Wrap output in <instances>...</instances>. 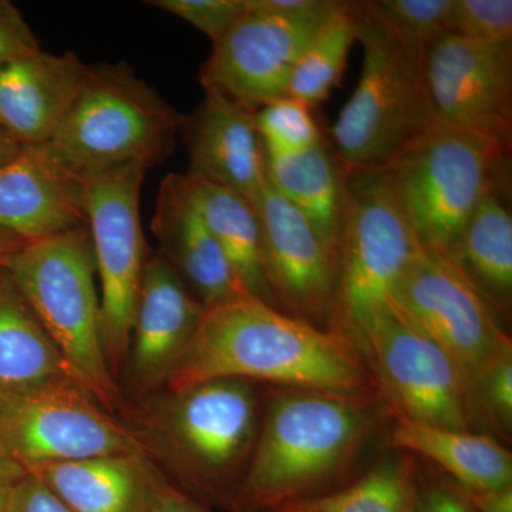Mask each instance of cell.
<instances>
[{
  "label": "cell",
  "instance_id": "1",
  "mask_svg": "<svg viewBox=\"0 0 512 512\" xmlns=\"http://www.w3.org/2000/svg\"><path fill=\"white\" fill-rule=\"evenodd\" d=\"M390 420L379 394L264 386L254 453L225 511L276 512L338 490Z\"/></svg>",
  "mask_w": 512,
  "mask_h": 512
},
{
  "label": "cell",
  "instance_id": "2",
  "mask_svg": "<svg viewBox=\"0 0 512 512\" xmlns=\"http://www.w3.org/2000/svg\"><path fill=\"white\" fill-rule=\"evenodd\" d=\"M212 379L380 396L375 377L352 343L249 295L205 309L165 389Z\"/></svg>",
  "mask_w": 512,
  "mask_h": 512
},
{
  "label": "cell",
  "instance_id": "3",
  "mask_svg": "<svg viewBox=\"0 0 512 512\" xmlns=\"http://www.w3.org/2000/svg\"><path fill=\"white\" fill-rule=\"evenodd\" d=\"M262 394L261 384L212 379L161 390L117 417L171 484L225 510L254 453Z\"/></svg>",
  "mask_w": 512,
  "mask_h": 512
},
{
  "label": "cell",
  "instance_id": "4",
  "mask_svg": "<svg viewBox=\"0 0 512 512\" xmlns=\"http://www.w3.org/2000/svg\"><path fill=\"white\" fill-rule=\"evenodd\" d=\"M511 148L431 121L383 168L423 251L446 256L481 200L508 185Z\"/></svg>",
  "mask_w": 512,
  "mask_h": 512
},
{
  "label": "cell",
  "instance_id": "5",
  "mask_svg": "<svg viewBox=\"0 0 512 512\" xmlns=\"http://www.w3.org/2000/svg\"><path fill=\"white\" fill-rule=\"evenodd\" d=\"M183 116L126 63L87 66L49 146L86 180L130 165L150 170L173 153Z\"/></svg>",
  "mask_w": 512,
  "mask_h": 512
},
{
  "label": "cell",
  "instance_id": "6",
  "mask_svg": "<svg viewBox=\"0 0 512 512\" xmlns=\"http://www.w3.org/2000/svg\"><path fill=\"white\" fill-rule=\"evenodd\" d=\"M74 379L107 412L124 409L104 355L100 293L89 225L25 244L3 264Z\"/></svg>",
  "mask_w": 512,
  "mask_h": 512
},
{
  "label": "cell",
  "instance_id": "7",
  "mask_svg": "<svg viewBox=\"0 0 512 512\" xmlns=\"http://www.w3.org/2000/svg\"><path fill=\"white\" fill-rule=\"evenodd\" d=\"M421 251L382 171L345 174L336 282L325 328L362 355L370 326L392 303L400 278Z\"/></svg>",
  "mask_w": 512,
  "mask_h": 512
},
{
  "label": "cell",
  "instance_id": "8",
  "mask_svg": "<svg viewBox=\"0 0 512 512\" xmlns=\"http://www.w3.org/2000/svg\"><path fill=\"white\" fill-rule=\"evenodd\" d=\"M363 64L355 92L330 128L345 174L382 171L431 119L419 74L352 2Z\"/></svg>",
  "mask_w": 512,
  "mask_h": 512
},
{
  "label": "cell",
  "instance_id": "9",
  "mask_svg": "<svg viewBox=\"0 0 512 512\" xmlns=\"http://www.w3.org/2000/svg\"><path fill=\"white\" fill-rule=\"evenodd\" d=\"M146 173L141 165H130L83 180L84 208L100 282L101 338L117 384L150 256L140 217Z\"/></svg>",
  "mask_w": 512,
  "mask_h": 512
},
{
  "label": "cell",
  "instance_id": "10",
  "mask_svg": "<svg viewBox=\"0 0 512 512\" xmlns=\"http://www.w3.org/2000/svg\"><path fill=\"white\" fill-rule=\"evenodd\" d=\"M0 450L29 474L86 458L146 454L136 434L76 380L49 383L2 404Z\"/></svg>",
  "mask_w": 512,
  "mask_h": 512
},
{
  "label": "cell",
  "instance_id": "11",
  "mask_svg": "<svg viewBox=\"0 0 512 512\" xmlns=\"http://www.w3.org/2000/svg\"><path fill=\"white\" fill-rule=\"evenodd\" d=\"M362 356L392 419L476 431L466 377L393 303L370 326Z\"/></svg>",
  "mask_w": 512,
  "mask_h": 512
},
{
  "label": "cell",
  "instance_id": "12",
  "mask_svg": "<svg viewBox=\"0 0 512 512\" xmlns=\"http://www.w3.org/2000/svg\"><path fill=\"white\" fill-rule=\"evenodd\" d=\"M392 303L447 353L466 377L512 348L494 309L444 256L421 251L394 289Z\"/></svg>",
  "mask_w": 512,
  "mask_h": 512
},
{
  "label": "cell",
  "instance_id": "13",
  "mask_svg": "<svg viewBox=\"0 0 512 512\" xmlns=\"http://www.w3.org/2000/svg\"><path fill=\"white\" fill-rule=\"evenodd\" d=\"M340 3L328 0L315 12L299 16L247 10L212 45L200 72L204 90L221 94L251 113L285 99L293 67Z\"/></svg>",
  "mask_w": 512,
  "mask_h": 512
},
{
  "label": "cell",
  "instance_id": "14",
  "mask_svg": "<svg viewBox=\"0 0 512 512\" xmlns=\"http://www.w3.org/2000/svg\"><path fill=\"white\" fill-rule=\"evenodd\" d=\"M421 87L433 121L512 143V43L444 35L427 53Z\"/></svg>",
  "mask_w": 512,
  "mask_h": 512
},
{
  "label": "cell",
  "instance_id": "15",
  "mask_svg": "<svg viewBox=\"0 0 512 512\" xmlns=\"http://www.w3.org/2000/svg\"><path fill=\"white\" fill-rule=\"evenodd\" d=\"M254 208L261 225L269 302L281 312L325 328L335 289L336 256L301 212L268 181Z\"/></svg>",
  "mask_w": 512,
  "mask_h": 512
},
{
  "label": "cell",
  "instance_id": "16",
  "mask_svg": "<svg viewBox=\"0 0 512 512\" xmlns=\"http://www.w3.org/2000/svg\"><path fill=\"white\" fill-rule=\"evenodd\" d=\"M205 308L167 262L150 252L130 346L119 379L124 406L167 387L200 328Z\"/></svg>",
  "mask_w": 512,
  "mask_h": 512
},
{
  "label": "cell",
  "instance_id": "17",
  "mask_svg": "<svg viewBox=\"0 0 512 512\" xmlns=\"http://www.w3.org/2000/svg\"><path fill=\"white\" fill-rule=\"evenodd\" d=\"M87 225L82 178L49 144L25 146L0 168V229L23 244Z\"/></svg>",
  "mask_w": 512,
  "mask_h": 512
},
{
  "label": "cell",
  "instance_id": "18",
  "mask_svg": "<svg viewBox=\"0 0 512 512\" xmlns=\"http://www.w3.org/2000/svg\"><path fill=\"white\" fill-rule=\"evenodd\" d=\"M180 134L190 157L188 177L229 188L254 205L268 181L255 113L205 90L200 106L183 116Z\"/></svg>",
  "mask_w": 512,
  "mask_h": 512
},
{
  "label": "cell",
  "instance_id": "19",
  "mask_svg": "<svg viewBox=\"0 0 512 512\" xmlns=\"http://www.w3.org/2000/svg\"><path fill=\"white\" fill-rule=\"evenodd\" d=\"M151 231L158 242L157 254L205 309L247 295L195 208L184 174H168L161 181Z\"/></svg>",
  "mask_w": 512,
  "mask_h": 512
},
{
  "label": "cell",
  "instance_id": "20",
  "mask_svg": "<svg viewBox=\"0 0 512 512\" xmlns=\"http://www.w3.org/2000/svg\"><path fill=\"white\" fill-rule=\"evenodd\" d=\"M86 69L76 53L43 49L0 67V127L22 147L49 143Z\"/></svg>",
  "mask_w": 512,
  "mask_h": 512
},
{
  "label": "cell",
  "instance_id": "21",
  "mask_svg": "<svg viewBox=\"0 0 512 512\" xmlns=\"http://www.w3.org/2000/svg\"><path fill=\"white\" fill-rule=\"evenodd\" d=\"M32 474L73 512H150L170 483L141 453L52 464Z\"/></svg>",
  "mask_w": 512,
  "mask_h": 512
},
{
  "label": "cell",
  "instance_id": "22",
  "mask_svg": "<svg viewBox=\"0 0 512 512\" xmlns=\"http://www.w3.org/2000/svg\"><path fill=\"white\" fill-rule=\"evenodd\" d=\"M386 450L430 461L461 490L488 491L512 485V454L500 440L478 431L444 429L393 417Z\"/></svg>",
  "mask_w": 512,
  "mask_h": 512
},
{
  "label": "cell",
  "instance_id": "23",
  "mask_svg": "<svg viewBox=\"0 0 512 512\" xmlns=\"http://www.w3.org/2000/svg\"><path fill=\"white\" fill-rule=\"evenodd\" d=\"M62 380L76 379L8 269L0 265V406Z\"/></svg>",
  "mask_w": 512,
  "mask_h": 512
},
{
  "label": "cell",
  "instance_id": "24",
  "mask_svg": "<svg viewBox=\"0 0 512 512\" xmlns=\"http://www.w3.org/2000/svg\"><path fill=\"white\" fill-rule=\"evenodd\" d=\"M508 185L494 188L477 205L444 258L473 285L497 315L512 302V214Z\"/></svg>",
  "mask_w": 512,
  "mask_h": 512
},
{
  "label": "cell",
  "instance_id": "25",
  "mask_svg": "<svg viewBox=\"0 0 512 512\" xmlns=\"http://www.w3.org/2000/svg\"><path fill=\"white\" fill-rule=\"evenodd\" d=\"M266 178L279 195L301 212L338 259L345 173L325 141L295 153L266 157Z\"/></svg>",
  "mask_w": 512,
  "mask_h": 512
},
{
  "label": "cell",
  "instance_id": "26",
  "mask_svg": "<svg viewBox=\"0 0 512 512\" xmlns=\"http://www.w3.org/2000/svg\"><path fill=\"white\" fill-rule=\"evenodd\" d=\"M195 208L218 242L242 291L269 302L262 266L261 225L254 205L237 192L184 174Z\"/></svg>",
  "mask_w": 512,
  "mask_h": 512
},
{
  "label": "cell",
  "instance_id": "27",
  "mask_svg": "<svg viewBox=\"0 0 512 512\" xmlns=\"http://www.w3.org/2000/svg\"><path fill=\"white\" fill-rule=\"evenodd\" d=\"M387 451L338 490L276 512H417L420 470L416 457L404 451Z\"/></svg>",
  "mask_w": 512,
  "mask_h": 512
},
{
  "label": "cell",
  "instance_id": "28",
  "mask_svg": "<svg viewBox=\"0 0 512 512\" xmlns=\"http://www.w3.org/2000/svg\"><path fill=\"white\" fill-rule=\"evenodd\" d=\"M356 40L357 23L352 2H342L293 67L288 97L311 109L328 99L342 80Z\"/></svg>",
  "mask_w": 512,
  "mask_h": 512
},
{
  "label": "cell",
  "instance_id": "29",
  "mask_svg": "<svg viewBox=\"0 0 512 512\" xmlns=\"http://www.w3.org/2000/svg\"><path fill=\"white\" fill-rule=\"evenodd\" d=\"M357 5L421 79L427 53L448 33L451 0H370Z\"/></svg>",
  "mask_w": 512,
  "mask_h": 512
},
{
  "label": "cell",
  "instance_id": "30",
  "mask_svg": "<svg viewBox=\"0 0 512 512\" xmlns=\"http://www.w3.org/2000/svg\"><path fill=\"white\" fill-rule=\"evenodd\" d=\"M478 433L507 441L512 433V348L505 349L478 373L470 386Z\"/></svg>",
  "mask_w": 512,
  "mask_h": 512
},
{
  "label": "cell",
  "instance_id": "31",
  "mask_svg": "<svg viewBox=\"0 0 512 512\" xmlns=\"http://www.w3.org/2000/svg\"><path fill=\"white\" fill-rule=\"evenodd\" d=\"M255 124L266 157L295 153L323 141L311 107L292 97L256 111Z\"/></svg>",
  "mask_w": 512,
  "mask_h": 512
},
{
  "label": "cell",
  "instance_id": "32",
  "mask_svg": "<svg viewBox=\"0 0 512 512\" xmlns=\"http://www.w3.org/2000/svg\"><path fill=\"white\" fill-rule=\"evenodd\" d=\"M448 35L490 45L512 43L511 0H451Z\"/></svg>",
  "mask_w": 512,
  "mask_h": 512
},
{
  "label": "cell",
  "instance_id": "33",
  "mask_svg": "<svg viewBox=\"0 0 512 512\" xmlns=\"http://www.w3.org/2000/svg\"><path fill=\"white\" fill-rule=\"evenodd\" d=\"M146 3L190 23L210 37L212 45L247 13L245 0H148Z\"/></svg>",
  "mask_w": 512,
  "mask_h": 512
},
{
  "label": "cell",
  "instance_id": "34",
  "mask_svg": "<svg viewBox=\"0 0 512 512\" xmlns=\"http://www.w3.org/2000/svg\"><path fill=\"white\" fill-rule=\"evenodd\" d=\"M39 49V40L19 9L0 0V67Z\"/></svg>",
  "mask_w": 512,
  "mask_h": 512
},
{
  "label": "cell",
  "instance_id": "35",
  "mask_svg": "<svg viewBox=\"0 0 512 512\" xmlns=\"http://www.w3.org/2000/svg\"><path fill=\"white\" fill-rule=\"evenodd\" d=\"M5 512H73L40 478L28 474L10 497Z\"/></svg>",
  "mask_w": 512,
  "mask_h": 512
},
{
  "label": "cell",
  "instance_id": "36",
  "mask_svg": "<svg viewBox=\"0 0 512 512\" xmlns=\"http://www.w3.org/2000/svg\"><path fill=\"white\" fill-rule=\"evenodd\" d=\"M417 512H474L457 485L448 478L434 477L427 481L420 473Z\"/></svg>",
  "mask_w": 512,
  "mask_h": 512
},
{
  "label": "cell",
  "instance_id": "37",
  "mask_svg": "<svg viewBox=\"0 0 512 512\" xmlns=\"http://www.w3.org/2000/svg\"><path fill=\"white\" fill-rule=\"evenodd\" d=\"M328 0H245L248 12L265 15L299 16L315 12Z\"/></svg>",
  "mask_w": 512,
  "mask_h": 512
},
{
  "label": "cell",
  "instance_id": "38",
  "mask_svg": "<svg viewBox=\"0 0 512 512\" xmlns=\"http://www.w3.org/2000/svg\"><path fill=\"white\" fill-rule=\"evenodd\" d=\"M458 490L474 512H512V485L488 491Z\"/></svg>",
  "mask_w": 512,
  "mask_h": 512
},
{
  "label": "cell",
  "instance_id": "39",
  "mask_svg": "<svg viewBox=\"0 0 512 512\" xmlns=\"http://www.w3.org/2000/svg\"><path fill=\"white\" fill-rule=\"evenodd\" d=\"M150 512H211L207 505L185 494L180 488L167 483L161 488Z\"/></svg>",
  "mask_w": 512,
  "mask_h": 512
},
{
  "label": "cell",
  "instance_id": "40",
  "mask_svg": "<svg viewBox=\"0 0 512 512\" xmlns=\"http://www.w3.org/2000/svg\"><path fill=\"white\" fill-rule=\"evenodd\" d=\"M28 474L25 468L0 450V512L6 511L13 491Z\"/></svg>",
  "mask_w": 512,
  "mask_h": 512
},
{
  "label": "cell",
  "instance_id": "41",
  "mask_svg": "<svg viewBox=\"0 0 512 512\" xmlns=\"http://www.w3.org/2000/svg\"><path fill=\"white\" fill-rule=\"evenodd\" d=\"M20 148H22V146H20L18 141L10 137L9 134L0 127V168L18 156Z\"/></svg>",
  "mask_w": 512,
  "mask_h": 512
},
{
  "label": "cell",
  "instance_id": "42",
  "mask_svg": "<svg viewBox=\"0 0 512 512\" xmlns=\"http://www.w3.org/2000/svg\"><path fill=\"white\" fill-rule=\"evenodd\" d=\"M23 245L25 244H23L19 238L13 237V235L0 229V265L5 264L6 259H8L13 252L22 248Z\"/></svg>",
  "mask_w": 512,
  "mask_h": 512
}]
</instances>
